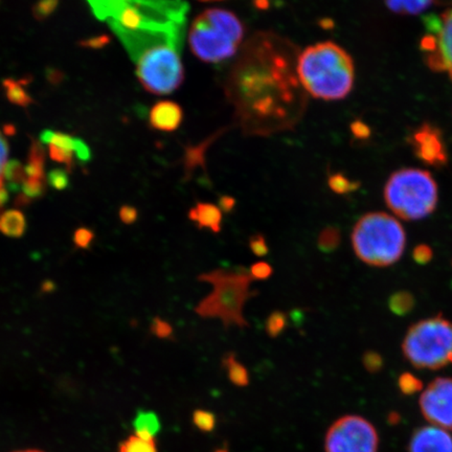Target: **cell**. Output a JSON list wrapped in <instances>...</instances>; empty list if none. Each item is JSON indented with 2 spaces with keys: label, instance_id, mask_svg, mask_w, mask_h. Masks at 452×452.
Listing matches in <instances>:
<instances>
[{
  "label": "cell",
  "instance_id": "obj_1",
  "mask_svg": "<svg viewBox=\"0 0 452 452\" xmlns=\"http://www.w3.org/2000/svg\"><path fill=\"white\" fill-rule=\"evenodd\" d=\"M298 54L293 43L274 32H258L242 47L226 92L245 133H278L302 118L307 92L298 79Z\"/></svg>",
  "mask_w": 452,
  "mask_h": 452
},
{
  "label": "cell",
  "instance_id": "obj_2",
  "mask_svg": "<svg viewBox=\"0 0 452 452\" xmlns=\"http://www.w3.org/2000/svg\"><path fill=\"white\" fill-rule=\"evenodd\" d=\"M116 32L149 92L168 94L185 79V4L181 0H88Z\"/></svg>",
  "mask_w": 452,
  "mask_h": 452
},
{
  "label": "cell",
  "instance_id": "obj_3",
  "mask_svg": "<svg viewBox=\"0 0 452 452\" xmlns=\"http://www.w3.org/2000/svg\"><path fill=\"white\" fill-rule=\"evenodd\" d=\"M298 75L307 94L323 101L349 96L355 82V65L347 51L333 41L306 47L298 54Z\"/></svg>",
  "mask_w": 452,
  "mask_h": 452
},
{
  "label": "cell",
  "instance_id": "obj_4",
  "mask_svg": "<svg viewBox=\"0 0 452 452\" xmlns=\"http://www.w3.org/2000/svg\"><path fill=\"white\" fill-rule=\"evenodd\" d=\"M200 282L213 286L209 295L199 302L195 312L202 319H218L226 328L237 326L248 328L243 314L244 306L258 291H252V278L244 268H227L212 270L198 276Z\"/></svg>",
  "mask_w": 452,
  "mask_h": 452
},
{
  "label": "cell",
  "instance_id": "obj_5",
  "mask_svg": "<svg viewBox=\"0 0 452 452\" xmlns=\"http://www.w3.org/2000/svg\"><path fill=\"white\" fill-rule=\"evenodd\" d=\"M244 25L235 13L209 8L195 18L189 32L192 51L201 61L221 63L241 49Z\"/></svg>",
  "mask_w": 452,
  "mask_h": 452
},
{
  "label": "cell",
  "instance_id": "obj_6",
  "mask_svg": "<svg viewBox=\"0 0 452 452\" xmlns=\"http://www.w3.org/2000/svg\"><path fill=\"white\" fill-rule=\"evenodd\" d=\"M351 239L358 259L374 267H388L399 261L406 245L403 226L382 212L363 215L356 222Z\"/></svg>",
  "mask_w": 452,
  "mask_h": 452
},
{
  "label": "cell",
  "instance_id": "obj_7",
  "mask_svg": "<svg viewBox=\"0 0 452 452\" xmlns=\"http://www.w3.org/2000/svg\"><path fill=\"white\" fill-rule=\"evenodd\" d=\"M438 197V185L434 177L420 169L396 171L384 187V200L389 209L408 221L429 216L436 209Z\"/></svg>",
  "mask_w": 452,
  "mask_h": 452
},
{
  "label": "cell",
  "instance_id": "obj_8",
  "mask_svg": "<svg viewBox=\"0 0 452 452\" xmlns=\"http://www.w3.org/2000/svg\"><path fill=\"white\" fill-rule=\"evenodd\" d=\"M403 355L420 369H442L452 365V322L430 317L413 324L402 343Z\"/></svg>",
  "mask_w": 452,
  "mask_h": 452
},
{
  "label": "cell",
  "instance_id": "obj_9",
  "mask_svg": "<svg viewBox=\"0 0 452 452\" xmlns=\"http://www.w3.org/2000/svg\"><path fill=\"white\" fill-rule=\"evenodd\" d=\"M379 436L375 426L357 415L341 417L329 428L326 452H378Z\"/></svg>",
  "mask_w": 452,
  "mask_h": 452
},
{
  "label": "cell",
  "instance_id": "obj_10",
  "mask_svg": "<svg viewBox=\"0 0 452 452\" xmlns=\"http://www.w3.org/2000/svg\"><path fill=\"white\" fill-rule=\"evenodd\" d=\"M424 29L420 47L427 66L452 81V6L426 17Z\"/></svg>",
  "mask_w": 452,
  "mask_h": 452
},
{
  "label": "cell",
  "instance_id": "obj_11",
  "mask_svg": "<svg viewBox=\"0 0 452 452\" xmlns=\"http://www.w3.org/2000/svg\"><path fill=\"white\" fill-rule=\"evenodd\" d=\"M419 405L424 418L443 429L452 430V378L439 377L422 391Z\"/></svg>",
  "mask_w": 452,
  "mask_h": 452
},
{
  "label": "cell",
  "instance_id": "obj_12",
  "mask_svg": "<svg viewBox=\"0 0 452 452\" xmlns=\"http://www.w3.org/2000/svg\"><path fill=\"white\" fill-rule=\"evenodd\" d=\"M415 153L422 161L429 166H439L447 161L444 140L438 129L425 125L415 132L412 138Z\"/></svg>",
  "mask_w": 452,
  "mask_h": 452
},
{
  "label": "cell",
  "instance_id": "obj_13",
  "mask_svg": "<svg viewBox=\"0 0 452 452\" xmlns=\"http://www.w3.org/2000/svg\"><path fill=\"white\" fill-rule=\"evenodd\" d=\"M408 452H452V436L436 426L417 428L410 436Z\"/></svg>",
  "mask_w": 452,
  "mask_h": 452
},
{
  "label": "cell",
  "instance_id": "obj_14",
  "mask_svg": "<svg viewBox=\"0 0 452 452\" xmlns=\"http://www.w3.org/2000/svg\"><path fill=\"white\" fill-rule=\"evenodd\" d=\"M47 144L51 146V157L55 161L71 164L73 154L80 161H87L90 152L82 142H78L75 138L63 134L49 133L45 135Z\"/></svg>",
  "mask_w": 452,
  "mask_h": 452
},
{
  "label": "cell",
  "instance_id": "obj_15",
  "mask_svg": "<svg viewBox=\"0 0 452 452\" xmlns=\"http://www.w3.org/2000/svg\"><path fill=\"white\" fill-rule=\"evenodd\" d=\"M183 109L174 102L162 101L151 109L150 123L161 131H174L183 122Z\"/></svg>",
  "mask_w": 452,
  "mask_h": 452
},
{
  "label": "cell",
  "instance_id": "obj_16",
  "mask_svg": "<svg viewBox=\"0 0 452 452\" xmlns=\"http://www.w3.org/2000/svg\"><path fill=\"white\" fill-rule=\"evenodd\" d=\"M189 219L195 222L198 228L209 229L214 233L221 231L222 212L213 203L197 202L190 209Z\"/></svg>",
  "mask_w": 452,
  "mask_h": 452
},
{
  "label": "cell",
  "instance_id": "obj_17",
  "mask_svg": "<svg viewBox=\"0 0 452 452\" xmlns=\"http://www.w3.org/2000/svg\"><path fill=\"white\" fill-rule=\"evenodd\" d=\"M27 221L19 209H8L0 214V233L11 238H20L25 235Z\"/></svg>",
  "mask_w": 452,
  "mask_h": 452
},
{
  "label": "cell",
  "instance_id": "obj_18",
  "mask_svg": "<svg viewBox=\"0 0 452 452\" xmlns=\"http://www.w3.org/2000/svg\"><path fill=\"white\" fill-rule=\"evenodd\" d=\"M136 436L145 439H154L161 432V424L159 416L151 410H140L133 420Z\"/></svg>",
  "mask_w": 452,
  "mask_h": 452
},
{
  "label": "cell",
  "instance_id": "obj_19",
  "mask_svg": "<svg viewBox=\"0 0 452 452\" xmlns=\"http://www.w3.org/2000/svg\"><path fill=\"white\" fill-rule=\"evenodd\" d=\"M222 367L226 369L229 381L236 386L244 388L250 384V373L248 369L240 362L235 353L229 352L222 358Z\"/></svg>",
  "mask_w": 452,
  "mask_h": 452
},
{
  "label": "cell",
  "instance_id": "obj_20",
  "mask_svg": "<svg viewBox=\"0 0 452 452\" xmlns=\"http://www.w3.org/2000/svg\"><path fill=\"white\" fill-rule=\"evenodd\" d=\"M389 10L397 14L418 15L429 8L436 0H384Z\"/></svg>",
  "mask_w": 452,
  "mask_h": 452
},
{
  "label": "cell",
  "instance_id": "obj_21",
  "mask_svg": "<svg viewBox=\"0 0 452 452\" xmlns=\"http://www.w3.org/2000/svg\"><path fill=\"white\" fill-rule=\"evenodd\" d=\"M8 154H10V149H8V140L4 134L0 131V207L6 204L10 193L6 183V169L11 162L8 161Z\"/></svg>",
  "mask_w": 452,
  "mask_h": 452
},
{
  "label": "cell",
  "instance_id": "obj_22",
  "mask_svg": "<svg viewBox=\"0 0 452 452\" xmlns=\"http://www.w3.org/2000/svg\"><path fill=\"white\" fill-rule=\"evenodd\" d=\"M341 233L338 227L326 226L322 229L317 238V248L321 252L330 254L341 245Z\"/></svg>",
  "mask_w": 452,
  "mask_h": 452
},
{
  "label": "cell",
  "instance_id": "obj_23",
  "mask_svg": "<svg viewBox=\"0 0 452 452\" xmlns=\"http://www.w3.org/2000/svg\"><path fill=\"white\" fill-rule=\"evenodd\" d=\"M118 452H159V449L154 439H145L133 434L121 443Z\"/></svg>",
  "mask_w": 452,
  "mask_h": 452
},
{
  "label": "cell",
  "instance_id": "obj_24",
  "mask_svg": "<svg viewBox=\"0 0 452 452\" xmlns=\"http://www.w3.org/2000/svg\"><path fill=\"white\" fill-rule=\"evenodd\" d=\"M415 300L408 292H397L389 298V307L391 312L397 315H405L413 310Z\"/></svg>",
  "mask_w": 452,
  "mask_h": 452
},
{
  "label": "cell",
  "instance_id": "obj_25",
  "mask_svg": "<svg viewBox=\"0 0 452 452\" xmlns=\"http://www.w3.org/2000/svg\"><path fill=\"white\" fill-rule=\"evenodd\" d=\"M286 328L287 315L283 311H274L266 319L265 330L270 338H276L280 336Z\"/></svg>",
  "mask_w": 452,
  "mask_h": 452
},
{
  "label": "cell",
  "instance_id": "obj_26",
  "mask_svg": "<svg viewBox=\"0 0 452 452\" xmlns=\"http://www.w3.org/2000/svg\"><path fill=\"white\" fill-rule=\"evenodd\" d=\"M328 183L330 189L334 193L339 195L351 193V192L358 189L359 187V183H354V181H351L347 177L343 176V174H339V173L331 175L329 177Z\"/></svg>",
  "mask_w": 452,
  "mask_h": 452
},
{
  "label": "cell",
  "instance_id": "obj_27",
  "mask_svg": "<svg viewBox=\"0 0 452 452\" xmlns=\"http://www.w3.org/2000/svg\"><path fill=\"white\" fill-rule=\"evenodd\" d=\"M193 424L200 432H211L215 429L217 419L214 413L205 410H197L193 414Z\"/></svg>",
  "mask_w": 452,
  "mask_h": 452
},
{
  "label": "cell",
  "instance_id": "obj_28",
  "mask_svg": "<svg viewBox=\"0 0 452 452\" xmlns=\"http://www.w3.org/2000/svg\"><path fill=\"white\" fill-rule=\"evenodd\" d=\"M422 386L423 384L421 380L410 373L402 374L398 380V386L404 395H413V393H418L421 391Z\"/></svg>",
  "mask_w": 452,
  "mask_h": 452
},
{
  "label": "cell",
  "instance_id": "obj_29",
  "mask_svg": "<svg viewBox=\"0 0 452 452\" xmlns=\"http://www.w3.org/2000/svg\"><path fill=\"white\" fill-rule=\"evenodd\" d=\"M248 246H250V250H252V254L259 257V258L265 257L269 252L267 242H266L265 237L262 233H255V235L250 236V239H248Z\"/></svg>",
  "mask_w": 452,
  "mask_h": 452
},
{
  "label": "cell",
  "instance_id": "obj_30",
  "mask_svg": "<svg viewBox=\"0 0 452 452\" xmlns=\"http://www.w3.org/2000/svg\"><path fill=\"white\" fill-rule=\"evenodd\" d=\"M363 367L369 373H377L384 367V358L377 352L367 351L362 356Z\"/></svg>",
  "mask_w": 452,
  "mask_h": 452
},
{
  "label": "cell",
  "instance_id": "obj_31",
  "mask_svg": "<svg viewBox=\"0 0 452 452\" xmlns=\"http://www.w3.org/2000/svg\"><path fill=\"white\" fill-rule=\"evenodd\" d=\"M250 274L252 280L265 281L272 276L274 268L266 262H257L250 267Z\"/></svg>",
  "mask_w": 452,
  "mask_h": 452
},
{
  "label": "cell",
  "instance_id": "obj_32",
  "mask_svg": "<svg viewBox=\"0 0 452 452\" xmlns=\"http://www.w3.org/2000/svg\"><path fill=\"white\" fill-rule=\"evenodd\" d=\"M151 332L159 338L166 339L173 336V328L168 322L157 317L151 324Z\"/></svg>",
  "mask_w": 452,
  "mask_h": 452
},
{
  "label": "cell",
  "instance_id": "obj_33",
  "mask_svg": "<svg viewBox=\"0 0 452 452\" xmlns=\"http://www.w3.org/2000/svg\"><path fill=\"white\" fill-rule=\"evenodd\" d=\"M94 237V233L90 229L86 228V227H81V228L75 231V236H73V242H75L77 248L86 250V248H90Z\"/></svg>",
  "mask_w": 452,
  "mask_h": 452
},
{
  "label": "cell",
  "instance_id": "obj_34",
  "mask_svg": "<svg viewBox=\"0 0 452 452\" xmlns=\"http://www.w3.org/2000/svg\"><path fill=\"white\" fill-rule=\"evenodd\" d=\"M49 183L56 190H63L68 185L66 173L61 170H55L51 172L49 177Z\"/></svg>",
  "mask_w": 452,
  "mask_h": 452
},
{
  "label": "cell",
  "instance_id": "obj_35",
  "mask_svg": "<svg viewBox=\"0 0 452 452\" xmlns=\"http://www.w3.org/2000/svg\"><path fill=\"white\" fill-rule=\"evenodd\" d=\"M138 209L135 207H130V205H124L120 209V219L122 220L123 224H133L138 219Z\"/></svg>",
  "mask_w": 452,
  "mask_h": 452
},
{
  "label": "cell",
  "instance_id": "obj_36",
  "mask_svg": "<svg viewBox=\"0 0 452 452\" xmlns=\"http://www.w3.org/2000/svg\"><path fill=\"white\" fill-rule=\"evenodd\" d=\"M414 258L418 263L426 264L432 258V250L427 245L417 246L414 250Z\"/></svg>",
  "mask_w": 452,
  "mask_h": 452
},
{
  "label": "cell",
  "instance_id": "obj_37",
  "mask_svg": "<svg viewBox=\"0 0 452 452\" xmlns=\"http://www.w3.org/2000/svg\"><path fill=\"white\" fill-rule=\"evenodd\" d=\"M218 207L224 213L231 214L236 207L235 198L224 195V196L220 197L219 201H218Z\"/></svg>",
  "mask_w": 452,
  "mask_h": 452
},
{
  "label": "cell",
  "instance_id": "obj_38",
  "mask_svg": "<svg viewBox=\"0 0 452 452\" xmlns=\"http://www.w3.org/2000/svg\"><path fill=\"white\" fill-rule=\"evenodd\" d=\"M54 288V284L53 283L51 282H45L44 284L42 285V291L45 292H51L53 291Z\"/></svg>",
  "mask_w": 452,
  "mask_h": 452
},
{
  "label": "cell",
  "instance_id": "obj_39",
  "mask_svg": "<svg viewBox=\"0 0 452 452\" xmlns=\"http://www.w3.org/2000/svg\"><path fill=\"white\" fill-rule=\"evenodd\" d=\"M214 452H229V451H228V449L226 448V447H224V448L216 449V451Z\"/></svg>",
  "mask_w": 452,
  "mask_h": 452
},
{
  "label": "cell",
  "instance_id": "obj_40",
  "mask_svg": "<svg viewBox=\"0 0 452 452\" xmlns=\"http://www.w3.org/2000/svg\"><path fill=\"white\" fill-rule=\"evenodd\" d=\"M15 452H43V451H36V449H27V451H15Z\"/></svg>",
  "mask_w": 452,
  "mask_h": 452
},
{
  "label": "cell",
  "instance_id": "obj_41",
  "mask_svg": "<svg viewBox=\"0 0 452 452\" xmlns=\"http://www.w3.org/2000/svg\"><path fill=\"white\" fill-rule=\"evenodd\" d=\"M200 1H215V0H200Z\"/></svg>",
  "mask_w": 452,
  "mask_h": 452
}]
</instances>
